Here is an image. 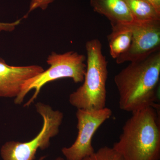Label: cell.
<instances>
[{"label": "cell", "instance_id": "obj_9", "mask_svg": "<svg viewBox=\"0 0 160 160\" xmlns=\"http://www.w3.org/2000/svg\"><path fill=\"white\" fill-rule=\"evenodd\" d=\"M96 12L106 17L111 24L128 23L133 19L124 0H90Z\"/></svg>", "mask_w": 160, "mask_h": 160}, {"label": "cell", "instance_id": "obj_5", "mask_svg": "<svg viewBox=\"0 0 160 160\" xmlns=\"http://www.w3.org/2000/svg\"><path fill=\"white\" fill-rule=\"evenodd\" d=\"M38 113L43 119L42 130L31 141L21 142H6L0 150L3 160H34L38 149L44 150L50 145L51 138L57 135L64 115L59 110H54L51 106L38 102L35 105Z\"/></svg>", "mask_w": 160, "mask_h": 160}, {"label": "cell", "instance_id": "obj_3", "mask_svg": "<svg viewBox=\"0 0 160 160\" xmlns=\"http://www.w3.org/2000/svg\"><path fill=\"white\" fill-rule=\"evenodd\" d=\"M86 69L83 84L69 96V102L77 109L98 110L106 107V84L108 62L98 39L86 44Z\"/></svg>", "mask_w": 160, "mask_h": 160}, {"label": "cell", "instance_id": "obj_7", "mask_svg": "<svg viewBox=\"0 0 160 160\" xmlns=\"http://www.w3.org/2000/svg\"><path fill=\"white\" fill-rule=\"evenodd\" d=\"M119 24L131 32L132 38L128 50L116 59L118 64L139 61L160 50V20Z\"/></svg>", "mask_w": 160, "mask_h": 160}, {"label": "cell", "instance_id": "obj_13", "mask_svg": "<svg viewBox=\"0 0 160 160\" xmlns=\"http://www.w3.org/2000/svg\"><path fill=\"white\" fill-rule=\"evenodd\" d=\"M55 0H31L29 4V9L25 18L27 17L31 12L35 9H40L45 10L47 9L50 4L53 2Z\"/></svg>", "mask_w": 160, "mask_h": 160}, {"label": "cell", "instance_id": "obj_11", "mask_svg": "<svg viewBox=\"0 0 160 160\" xmlns=\"http://www.w3.org/2000/svg\"><path fill=\"white\" fill-rule=\"evenodd\" d=\"M133 21L146 22L160 20V12L146 0H124Z\"/></svg>", "mask_w": 160, "mask_h": 160}, {"label": "cell", "instance_id": "obj_16", "mask_svg": "<svg viewBox=\"0 0 160 160\" xmlns=\"http://www.w3.org/2000/svg\"><path fill=\"white\" fill-rule=\"evenodd\" d=\"M45 157H46L45 156L42 157L40 158L38 160H43L45 159ZM53 160H65V159L62 158L58 157L57 158H56L55 159Z\"/></svg>", "mask_w": 160, "mask_h": 160}, {"label": "cell", "instance_id": "obj_14", "mask_svg": "<svg viewBox=\"0 0 160 160\" xmlns=\"http://www.w3.org/2000/svg\"><path fill=\"white\" fill-rule=\"evenodd\" d=\"M22 18L12 22H0V32L2 31L11 32L14 31L16 28L20 25Z\"/></svg>", "mask_w": 160, "mask_h": 160}, {"label": "cell", "instance_id": "obj_15", "mask_svg": "<svg viewBox=\"0 0 160 160\" xmlns=\"http://www.w3.org/2000/svg\"><path fill=\"white\" fill-rule=\"evenodd\" d=\"M151 3L155 9L160 12V0H146Z\"/></svg>", "mask_w": 160, "mask_h": 160}, {"label": "cell", "instance_id": "obj_6", "mask_svg": "<svg viewBox=\"0 0 160 160\" xmlns=\"http://www.w3.org/2000/svg\"><path fill=\"white\" fill-rule=\"evenodd\" d=\"M112 115L107 107L98 110L78 109L77 111L78 134L74 143L62 149L66 160H83L94 152L92 139L100 126Z\"/></svg>", "mask_w": 160, "mask_h": 160}, {"label": "cell", "instance_id": "obj_12", "mask_svg": "<svg viewBox=\"0 0 160 160\" xmlns=\"http://www.w3.org/2000/svg\"><path fill=\"white\" fill-rule=\"evenodd\" d=\"M83 160H124L112 147L104 146Z\"/></svg>", "mask_w": 160, "mask_h": 160}, {"label": "cell", "instance_id": "obj_1", "mask_svg": "<svg viewBox=\"0 0 160 160\" xmlns=\"http://www.w3.org/2000/svg\"><path fill=\"white\" fill-rule=\"evenodd\" d=\"M160 76V50L130 62L115 76L120 109L132 112L147 106H158L157 89Z\"/></svg>", "mask_w": 160, "mask_h": 160}, {"label": "cell", "instance_id": "obj_10", "mask_svg": "<svg viewBox=\"0 0 160 160\" xmlns=\"http://www.w3.org/2000/svg\"><path fill=\"white\" fill-rule=\"evenodd\" d=\"M112 31L108 35L109 52L112 58L118 57L128 50L132 42V34L119 23L111 24Z\"/></svg>", "mask_w": 160, "mask_h": 160}, {"label": "cell", "instance_id": "obj_2", "mask_svg": "<svg viewBox=\"0 0 160 160\" xmlns=\"http://www.w3.org/2000/svg\"><path fill=\"white\" fill-rule=\"evenodd\" d=\"M158 105L132 112L112 148L124 160H160Z\"/></svg>", "mask_w": 160, "mask_h": 160}, {"label": "cell", "instance_id": "obj_8", "mask_svg": "<svg viewBox=\"0 0 160 160\" xmlns=\"http://www.w3.org/2000/svg\"><path fill=\"white\" fill-rule=\"evenodd\" d=\"M44 70L39 65L10 66L0 57V98H15L26 81Z\"/></svg>", "mask_w": 160, "mask_h": 160}, {"label": "cell", "instance_id": "obj_4", "mask_svg": "<svg viewBox=\"0 0 160 160\" xmlns=\"http://www.w3.org/2000/svg\"><path fill=\"white\" fill-rule=\"evenodd\" d=\"M86 56L77 52L63 53L52 52L46 60L49 68L25 82L20 94L14 99L15 104H21L28 92L34 89L33 95L24 105L28 107L37 98L43 86L55 80L70 78L75 83L83 82L86 72Z\"/></svg>", "mask_w": 160, "mask_h": 160}]
</instances>
